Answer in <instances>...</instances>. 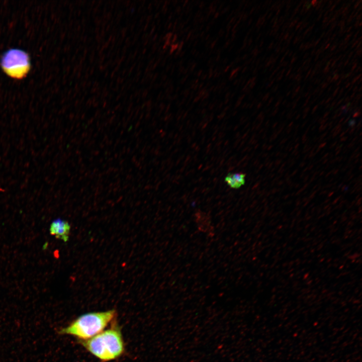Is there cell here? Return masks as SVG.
I'll return each instance as SVG.
<instances>
[{"label": "cell", "mask_w": 362, "mask_h": 362, "mask_svg": "<svg viewBox=\"0 0 362 362\" xmlns=\"http://www.w3.org/2000/svg\"><path fill=\"white\" fill-rule=\"evenodd\" d=\"M81 345L102 361L120 357L125 347L119 326L116 324L86 340H79Z\"/></svg>", "instance_id": "cell-1"}, {"label": "cell", "mask_w": 362, "mask_h": 362, "mask_svg": "<svg viewBox=\"0 0 362 362\" xmlns=\"http://www.w3.org/2000/svg\"><path fill=\"white\" fill-rule=\"evenodd\" d=\"M116 316V311L114 309L85 313L67 326L60 328L58 333L73 336L81 340H86L103 331Z\"/></svg>", "instance_id": "cell-2"}, {"label": "cell", "mask_w": 362, "mask_h": 362, "mask_svg": "<svg viewBox=\"0 0 362 362\" xmlns=\"http://www.w3.org/2000/svg\"><path fill=\"white\" fill-rule=\"evenodd\" d=\"M1 66L4 72L10 77L22 79L30 70V58L28 54L22 50L11 49L3 54Z\"/></svg>", "instance_id": "cell-3"}, {"label": "cell", "mask_w": 362, "mask_h": 362, "mask_svg": "<svg viewBox=\"0 0 362 362\" xmlns=\"http://www.w3.org/2000/svg\"><path fill=\"white\" fill-rule=\"evenodd\" d=\"M70 226L66 221L57 219L53 221L50 227V232L56 238L66 242L69 238Z\"/></svg>", "instance_id": "cell-4"}, {"label": "cell", "mask_w": 362, "mask_h": 362, "mask_svg": "<svg viewBox=\"0 0 362 362\" xmlns=\"http://www.w3.org/2000/svg\"><path fill=\"white\" fill-rule=\"evenodd\" d=\"M245 174L229 173L225 178V181L230 188L237 189L244 185L245 182Z\"/></svg>", "instance_id": "cell-5"}]
</instances>
